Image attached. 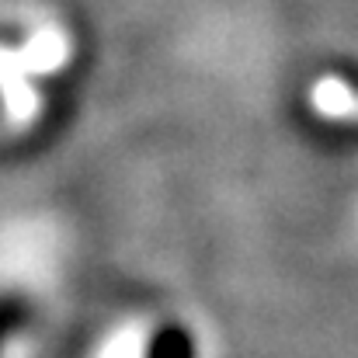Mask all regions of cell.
<instances>
[{
  "label": "cell",
  "mask_w": 358,
  "mask_h": 358,
  "mask_svg": "<svg viewBox=\"0 0 358 358\" xmlns=\"http://www.w3.org/2000/svg\"><path fill=\"white\" fill-rule=\"evenodd\" d=\"M310 108L313 115L334 125H358V87H352L338 73H324L310 87Z\"/></svg>",
  "instance_id": "1"
},
{
  "label": "cell",
  "mask_w": 358,
  "mask_h": 358,
  "mask_svg": "<svg viewBox=\"0 0 358 358\" xmlns=\"http://www.w3.org/2000/svg\"><path fill=\"white\" fill-rule=\"evenodd\" d=\"M24 73L28 70H24L21 56L0 49V91H3V105H7V112L14 119H24L31 112V105H35L31 91L24 87Z\"/></svg>",
  "instance_id": "2"
},
{
  "label": "cell",
  "mask_w": 358,
  "mask_h": 358,
  "mask_svg": "<svg viewBox=\"0 0 358 358\" xmlns=\"http://www.w3.org/2000/svg\"><path fill=\"white\" fill-rule=\"evenodd\" d=\"M150 345H153L150 327H143V324H125V327H119V331L105 341L101 358H150Z\"/></svg>",
  "instance_id": "3"
},
{
  "label": "cell",
  "mask_w": 358,
  "mask_h": 358,
  "mask_svg": "<svg viewBox=\"0 0 358 358\" xmlns=\"http://www.w3.org/2000/svg\"><path fill=\"white\" fill-rule=\"evenodd\" d=\"M17 56H21L24 70H52L66 59V45L56 31H38Z\"/></svg>",
  "instance_id": "4"
},
{
  "label": "cell",
  "mask_w": 358,
  "mask_h": 358,
  "mask_svg": "<svg viewBox=\"0 0 358 358\" xmlns=\"http://www.w3.org/2000/svg\"><path fill=\"white\" fill-rule=\"evenodd\" d=\"M24 317H28V306H24L21 299H14V296L0 299V345H3V338H7L10 331H17V327L24 324Z\"/></svg>",
  "instance_id": "5"
}]
</instances>
